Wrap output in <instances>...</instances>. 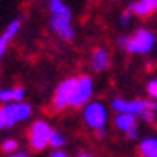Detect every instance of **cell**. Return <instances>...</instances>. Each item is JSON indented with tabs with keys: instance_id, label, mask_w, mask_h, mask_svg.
Instances as JSON below:
<instances>
[{
	"instance_id": "8",
	"label": "cell",
	"mask_w": 157,
	"mask_h": 157,
	"mask_svg": "<svg viewBox=\"0 0 157 157\" xmlns=\"http://www.w3.org/2000/svg\"><path fill=\"white\" fill-rule=\"evenodd\" d=\"M51 28L60 39H64V41H71L75 37V28L71 26V19L51 17Z\"/></svg>"
},
{
	"instance_id": "4",
	"label": "cell",
	"mask_w": 157,
	"mask_h": 157,
	"mask_svg": "<svg viewBox=\"0 0 157 157\" xmlns=\"http://www.w3.org/2000/svg\"><path fill=\"white\" fill-rule=\"evenodd\" d=\"M84 122L88 127L99 131V129H105L107 122H109V112H107V107L99 101H90L86 107H84Z\"/></svg>"
},
{
	"instance_id": "13",
	"label": "cell",
	"mask_w": 157,
	"mask_h": 157,
	"mask_svg": "<svg viewBox=\"0 0 157 157\" xmlns=\"http://www.w3.org/2000/svg\"><path fill=\"white\" fill-rule=\"evenodd\" d=\"M114 125L120 129V131H124V133L127 135L129 131L136 129V118L131 116V114H118V116H116V120H114Z\"/></svg>"
},
{
	"instance_id": "11",
	"label": "cell",
	"mask_w": 157,
	"mask_h": 157,
	"mask_svg": "<svg viewBox=\"0 0 157 157\" xmlns=\"http://www.w3.org/2000/svg\"><path fill=\"white\" fill-rule=\"evenodd\" d=\"M110 64V54L107 49H97L92 56V67L94 71H105Z\"/></svg>"
},
{
	"instance_id": "2",
	"label": "cell",
	"mask_w": 157,
	"mask_h": 157,
	"mask_svg": "<svg viewBox=\"0 0 157 157\" xmlns=\"http://www.w3.org/2000/svg\"><path fill=\"white\" fill-rule=\"evenodd\" d=\"M112 109L118 114H131V116H144L148 122L153 120V112H151V105L148 101L142 99H136V101H129V99H120L116 97L112 101Z\"/></svg>"
},
{
	"instance_id": "12",
	"label": "cell",
	"mask_w": 157,
	"mask_h": 157,
	"mask_svg": "<svg viewBox=\"0 0 157 157\" xmlns=\"http://www.w3.org/2000/svg\"><path fill=\"white\" fill-rule=\"evenodd\" d=\"M49 11L52 13V17H58V19H71L73 13H71V8L62 2V0H51L49 2Z\"/></svg>"
},
{
	"instance_id": "14",
	"label": "cell",
	"mask_w": 157,
	"mask_h": 157,
	"mask_svg": "<svg viewBox=\"0 0 157 157\" xmlns=\"http://www.w3.org/2000/svg\"><path fill=\"white\" fill-rule=\"evenodd\" d=\"M140 153L142 157H157V139L150 136L140 142Z\"/></svg>"
},
{
	"instance_id": "21",
	"label": "cell",
	"mask_w": 157,
	"mask_h": 157,
	"mask_svg": "<svg viewBox=\"0 0 157 157\" xmlns=\"http://www.w3.org/2000/svg\"><path fill=\"white\" fill-rule=\"evenodd\" d=\"M127 41H129V36H122V37H118V45H120V47H127Z\"/></svg>"
},
{
	"instance_id": "3",
	"label": "cell",
	"mask_w": 157,
	"mask_h": 157,
	"mask_svg": "<svg viewBox=\"0 0 157 157\" xmlns=\"http://www.w3.org/2000/svg\"><path fill=\"white\" fill-rule=\"evenodd\" d=\"M52 133H54V129L51 127L49 122H45V120L34 122L32 127H30V133H28V144H30V148L34 151L45 150L49 146V142H51Z\"/></svg>"
},
{
	"instance_id": "17",
	"label": "cell",
	"mask_w": 157,
	"mask_h": 157,
	"mask_svg": "<svg viewBox=\"0 0 157 157\" xmlns=\"http://www.w3.org/2000/svg\"><path fill=\"white\" fill-rule=\"evenodd\" d=\"M17 148H19V142H17L15 139H8V140L2 142V151H6V153H10V155L17 153Z\"/></svg>"
},
{
	"instance_id": "7",
	"label": "cell",
	"mask_w": 157,
	"mask_h": 157,
	"mask_svg": "<svg viewBox=\"0 0 157 157\" xmlns=\"http://www.w3.org/2000/svg\"><path fill=\"white\" fill-rule=\"evenodd\" d=\"M94 94V81L90 77H77V84L71 97V107H86Z\"/></svg>"
},
{
	"instance_id": "23",
	"label": "cell",
	"mask_w": 157,
	"mask_h": 157,
	"mask_svg": "<svg viewBox=\"0 0 157 157\" xmlns=\"http://www.w3.org/2000/svg\"><path fill=\"white\" fill-rule=\"evenodd\" d=\"M51 157H67V155L60 150V151H52V153H51Z\"/></svg>"
},
{
	"instance_id": "20",
	"label": "cell",
	"mask_w": 157,
	"mask_h": 157,
	"mask_svg": "<svg viewBox=\"0 0 157 157\" xmlns=\"http://www.w3.org/2000/svg\"><path fill=\"white\" fill-rule=\"evenodd\" d=\"M8 45H10V43L6 41V39H4L2 36H0V58H2V56L6 54V49H8Z\"/></svg>"
},
{
	"instance_id": "27",
	"label": "cell",
	"mask_w": 157,
	"mask_h": 157,
	"mask_svg": "<svg viewBox=\"0 0 157 157\" xmlns=\"http://www.w3.org/2000/svg\"><path fill=\"white\" fill-rule=\"evenodd\" d=\"M151 110H155V112H157V105H151Z\"/></svg>"
},
{
	"instance_id": "6",
	"label": "cell",
	"mask_w": 157,
	"mask_h": 157,
	"mask_svg": "<svg viewBox=\"0 0 157 157\" xmlns=\"http://www.w3.org/2000/svg\"><path fill=\"white\" fill-rule=\"evenodd\" d=\"M75 84H77V78L71 77V78H66V81H62L56 86L54 95H52V109L54 110H64V109L71 107V97H73Z\"/></svg>"
},
{
	"instance_id": "19",
	"label": "cell",
	"mask_w": 157,
	"mask_h": 157,
	"mask_svg": "<svg viewBox=\"0 0 157 157\" xmlns=\"http://www.w3.org/2000/svg\"><path fill=\"white\" fill-rule=\"evenodd\" d=\"M129 23H131V13H129V10H127V11H124L122 17H120V25H122V26H127Z\"/></svg>"
},
{
	"instance_id": "25",
	"label": "cell",
	"mask_w": 157,
	"mask_h": 157,
	"mask_svg": "<svg viewBox=\"0 0 157 157\" xmlns=\"http://www.w3.org/2000/svg\"><path fill=\"white\" fill-rule=\"evenodd\" d=\"M95 135L99 136V139H103V136H105V129H99V131H95Z\"/></svg>"
},
{
	"instance_id": "10",
	"label": "cell",
	"mask_w": 157,
	"mask_h": 157,
	"mask_svg": "<svg viewBox=\"0 0 157 157\" xmlns=\"http://www.w3.org/2000/svg\"><path fill=\"white\" fill-rule=\"evenodd\" d=\"M26 90L23 86H15V88H4L0 90V103L10 105V103H23L25 101Z\"/></svg>"
},
{
	"instance_id": "16",
	"label": "cell",
	"mask_w": 157,
	"mask_h": 157,
	"mask_svg": "<svg viewBox=\"0 0 157 157\" xmlns=\"http://www.w3.org/2000/svg\"><path fill=\"white\" fill-rule=\"evenodd\" d=\"M49 146H51V148H54V151H60V150H62V146H66V136H64L62 133L54 131V133H52V136H51Z\"/></svg>"
},
{
	"instance_id": "26",
	"label": "cell",
	"mask_w": 157,
	"mask_h": 157,
	"mask_svg": "<svg viewBox=\"0 0 157 157\" xmlns=\"http://www.w3.org/2000/svg\"><path fill=\"white\" fill-rule=\"evenodd\" d=\"M77 157H92V155H90L88 151H81V153H78V155H77Z\"/></svg>"
},
{
	"instance_id": "22",
	"label": "cell",
	"mask_w": 157,
	"mask_h": 157,
	"mask_svg": "<svg viewBox=\"0 0 157 157\" xmlns=\"http://www.w3.org/2000/svg\"><path fill=\"white\" fill-rule=\"evenodd\" d=\"M136 136H139V131H136V129H133V131L127 133V139H131V140H135Z\"/></svg>"
},
{
	"instance_id": "9",
	"label": "cell",
	"mask_w": 157,
	"mask_h": 157,
	"mask_svg": "<svg viewBox=\"0 0 157 157\" xmlns=\"http://www.w3.org/2000/svg\"><path fill=\"white\" fill-rule=\"evenodd\" d=\"M155 11H157V0H136L129 6V13L139 17H150Z\"/></svg>"
},
{
	"instance_id": "24",
	"label": "cell",
	"mask_w": 157,
	"mask_h": 157,
	"mask_svg": "<svg viewBox=\"0 0 157 157\" xmlns=\"http://www.w3.org/2000/svg\"><path fill=\"white\" fill-rule=\"evenodd\" d=\"M10 157H30L28 153H23V151H17V153H13V155H10Z\"/></svg>"
},
{
	"instance_id": "1",
	"label": "cell",
	"mask_w": 157,
	"mask_h": 157,
	"mask_svg": "<svg viewBox=\"0 0 157 157\" xmlns=\"http://www.w3.org/2000/svg\"><path fill=\"white\" fill-rule=\"evenodd\" d=\"M32 116V107L28 103H10L0 107V129H10Z\"/></svg>"
},
{
	"instance_id": "18",
	"label": "cell",
	"mask_w": 157,
	"mask_h": 157,
	"mask_svg": "<svg viewBox=\"0 0 157 157\" xmlns=\"http://www.w3.org/2000/svg\"><path fill=\"white\" fill-rule=\"evenodd\" d=\"M148 94L153 97V99H157V78H153V81L148 82Z\"/></svg>"
},
{
	"instance_id": "5",
	"label": "cell",
	"mask_w": 157,
	"mask_h": 157,
	"mask_svg": "<svg viewBox=\"0 0 157 157\" xmlns=\"http://www.w3.org/2000/svg\"><path fill=\"white\" fill-rule=\"evenodd\" d=\"M153 47H155V36L150 30L140 28V30H136L133 36H129L125 51L131 52V54H146Z\"/></svg>"
},
{
	"instance_id": "15",
	"label": "cell",
	"mask_w": 157,
	"mask_h": 157,
	"mask_svg": "<svg viewBox=\"0 0 157 157\" xmlns=\"http://www.w3.org/2000/svg\"><path fill=\"white\" fill-rule=\"evenodd\" d=\"M21 25H23V19H13V21L6 26V30L2 32V37L6 39V41L10 43L11 39L19 34V30H21Z\"/></svg>"
}]
</instances>
